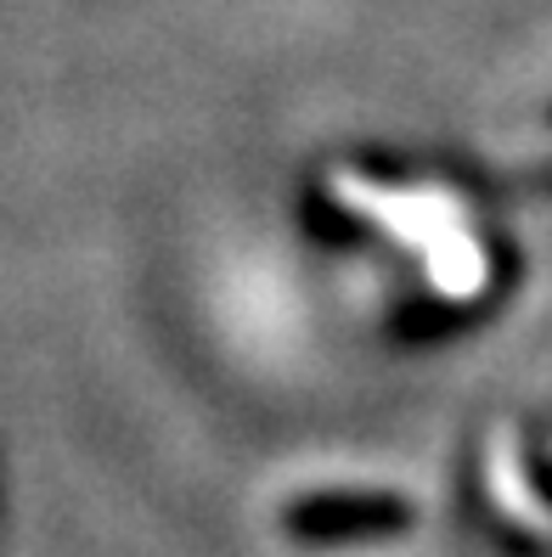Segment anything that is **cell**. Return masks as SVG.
Here are the masks:
<instances>
[{"label":"cell","mask_w":552,"mask_h":557,"mask_svg":"<svg viewBox=\"0 0 552 557\" xmlns=\"http://www.w3.org/2000/svg\"><path fill=\"white\" fill-rule=\"evenodd\" d=\"M378 523H401L395 502H316L299 512V530H378Z\"/></svg>","instance_id":"cell-1"}]
</instances>
